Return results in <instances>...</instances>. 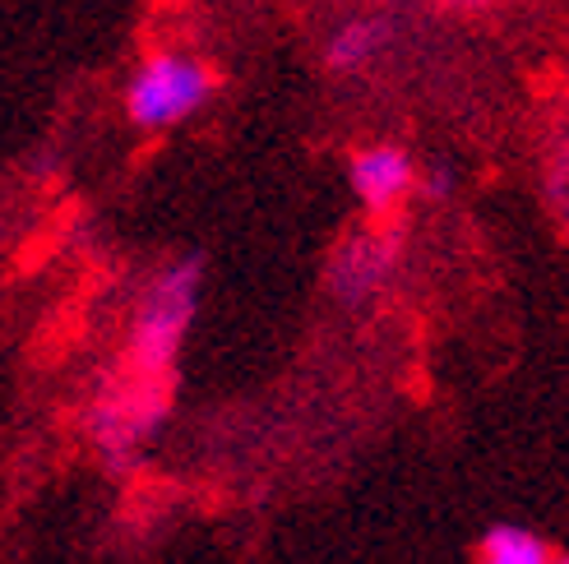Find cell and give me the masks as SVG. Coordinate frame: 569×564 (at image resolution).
<instances>
[{
  "instance_id": "cell-7",
  "label": "cell",
  "mask_w": 569,
  "mask_h": 564,
  "mask_svg": "<svg viewBox=\"0 0 569 564\" xmlns=\"http://www.w3.org/2000/svg\"><path fill=\"white\" fill-rule=\"evenodd\" d=\"M551 560H556V551L537 537V532L515 527V523L491 527L477 546V564H551Z\"/></svg>"
},
{
  "instance_id": "cell-10",
  "label": "cell",
  "mask_w": 569,
  "mask_h": 564,
  "mask_svg": "<svg viewBox=\"0 0 569 564\" xmlns=\"http://www.w3.org/2000/svg\"><path fill=\"white\" fill-rule=\"evenodd\" d=\"M551 564H569V555H556V560H551Z\"/></svg>"
},
{
  "instance_id": "cell-5",
  "label": "cell",
  "mask_w": 569,
  "mask_h": 564,
  "mask_svg": "<svg viewBox=\"0 0 569 564\" xmlns=\"http://www.w3.org/2000/svg\"><path fill=\"white\" fill-rule=\"evenodd\" d=\"M417 162L408 158V149L398 144H371V149H357L348 162V185L361 200V209L371 213H389L408 200L417 190Z\"/></svg>"
},
{
  "instance_id": "cell-6",
  "label": "cell",
  "mask_w": 569,
  "mask_h": 564,
  "mask_svg": "<svg viewBox=\"0 0 569 564\" xmlns=\"http://www.w3.org/2000/svg\"><path fill=\"white\" fill-rule=\"evenodd\" d=\"M393 38V23L380 19V14H357L348 23H338L329 42H325V70L333 74H357L371 61H380V51L389 47Z\"/></svg>"
},
{
  "instance_id": "cell-2",
  "label": "cell",
  "mask_w": 569,
  "mask_h": 564,
  "mask_svg": "<svg viewBox=\"0 0 569 564\" xmlns=\"http://www.w3.org/2000/svg\"><path fill=\"white\" fill-rule=\"evenodd\" d=\"M199 292H204V260L199 255H181L162 273H153V282L134 305L130 338H126L121 361L130 371L162 380V384L181 380V348H186L190 324H194Z\"/></svg>"
},
{
  "instance_id": "cell-3",
  "label": "cell",
  "mask_w": 569,
  "mask_h": 564,
  "mask_svg": "<svg viewBox=\"0 0 569 564\" xmlns=\"http://www.w3.org/2000/svg\"><path fill=\"white\" fill-rule=\"evenodd\" d=\"M213 98V70L186 51H153L126 83V121L134 130H172Z\"/></svg>"
},
{
  "instance_id": "cell-1",
  "label": "cell",
  "mask_w": 569,
  "mask_h": 564,
  "mask_svg": "<svg viewBox=\"0 0 569 564\" xmlns=\"http://www.w3.org/2000/svg\"><path fill=\"white\" fill-rule=\"evenodd\" d=\"M172 399H177V384L139 375L126 361L98 384L89 407H83V435H89V444L98 449V459L111 476H130L144 463L162 421L172 416Z\"/></svg>"
},
{
  "instance_id": "cell-8",
  "label": "cell",
  "mask_w": 569,
  "mask_h": 564,
  "mask_svg": "<svg viewBox=\"0 0 569 564\" xmlns=\"http://www.w3.org/2000/svg\"><path fill=\"white\" fill-rule=\"evenodd\" d=\"M417 190L426 194V200H449V194H453V177L445 172V167H431V172L417 181Z\"/></svg>"
},
{
  "instance_id": "cell-4",
  "label": "cell",
  "mask_w": 569,
  "mask_h": 564,
  "mask_svg": "<svg viewBox=\"0 0 569 564\" xmlns=\"http://www.w3.org/2000/svg\"><path fill=\"white\" fill-rule=\"evenodd\" d=\"M398 255H403L398 232H357V236H348L329 260V273H325L329 292L352 310L376 301L389 288V278L398 273Z\"/></svg>"
},
{
  "instance_id": "cell-9",
  "label": "cell",
  "mask_w": 569,
  "mask_h": 564,
  "mask_svg": "<svg viewBox=\"0 0 569 564\" xmlns=\"http://www.w3.org/2000/svg\"><path fill=\"white\" fill-rule=\"evenodd\" d=\"M445 6H453V10H477V6H487V0H445Z\"/></svg>"
}]
</instances>
